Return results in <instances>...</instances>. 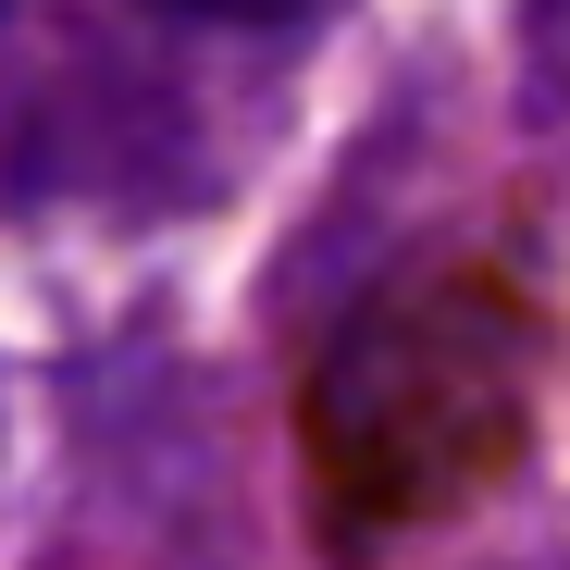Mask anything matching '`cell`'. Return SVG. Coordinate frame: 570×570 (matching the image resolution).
<instances>
[{
    "mask_svg": "<svg viewBox=\"0 0 570 570\" xmlns=\"http://www.w3.org/2000/svg\"><path fill=\"white\" fill-rule=\"evenodd\" d=\"M161 13H186V26H298L311 0H161Z\"/></svg>",
    "mask_w": 570,
    "mask_h": 570,
    "instance_id": "obj_1",
    "label": "cell"
}]
</instances>
